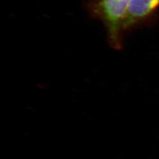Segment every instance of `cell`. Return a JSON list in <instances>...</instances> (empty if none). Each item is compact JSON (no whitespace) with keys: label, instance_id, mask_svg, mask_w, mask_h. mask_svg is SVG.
<instances>
[{"label":"cell","instance_id":"obj_1","mask_svg":"<svg viewBox=\"0 0 159 159\" xmlns=\"http://www.w3.org/2000/svg\"><path fill=\"white\" fill-rule=\"evenodd\" d=\"M131 0H87L86 7L90 16L101 21L106 29L112 48H122L123 24Z\"/></svg>","mask_w":159,"mask_h":159},{"label":"cell","instance_id":"obj_2","mask_svg":"<svg viewBox=\"0 0 159 159\" xmlns=\"http://www.w3.org/2000/svg\"><path fill=\"white\" fill-rule=\"evenodd\" d=\"M158 10L159 0H131L124 21V33L153 22L157 17Z\"/></svg>","mask_w":159,"mask_h":159}]
</instances>
